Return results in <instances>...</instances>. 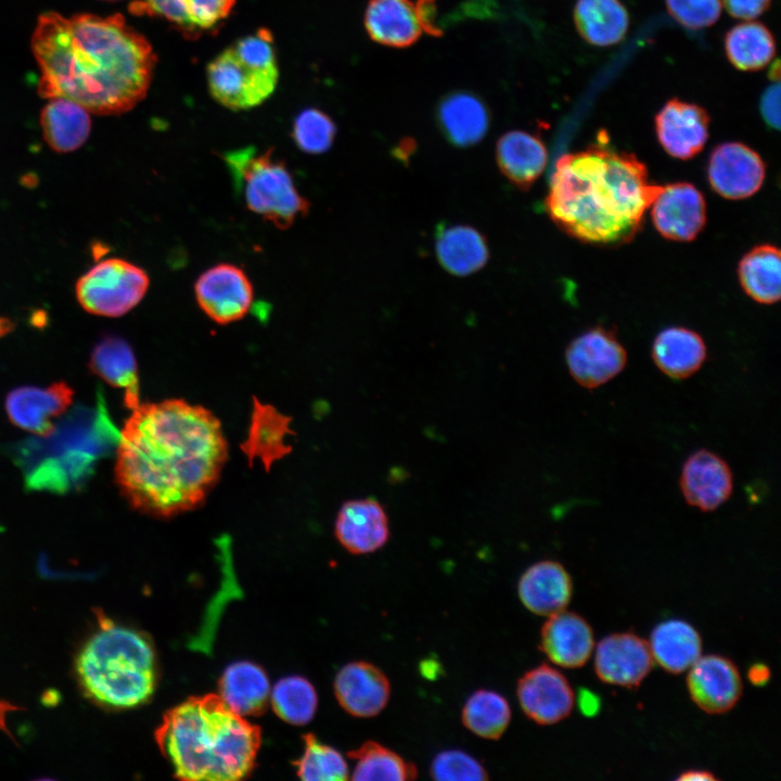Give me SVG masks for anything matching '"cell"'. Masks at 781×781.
Here are the masks:
<instances>
[{
	"instance_id": "cell-1",
	"label": "cell",
	"mask_w": 781,
	"mask_h": 781,
	"mask_svg": "<svg viewBox=\"0 0 781 781\" xmlns=\"http://www.w3.org/2000/svg\"><path fill=\"white\" fill-rule=\"evenodd\" d=\"M228 459L219 419L181 398L138 404L125 421L115 482L130 507L168 518L202 505Z\"/></svg>"
},
{
	"instance_id": "cell-2",
	"label": "cell",
	"mask_w": 781,
	"mask_h": 781,
	"mask_svg": "<svg viewBox=\"0 0 781 781\" xmlns=\"http://www.w3.org/2000/svg\"><path fill=\"white\" fill-rule=\"evenodd\" d=\"M38 93L64 98L97 115L130 111L149 90L156 55L120 14H41L31 37Z\"/></svg>"
},
{
	"instance_id": "cell-3",
	"label": "cell",
	"mask_w": 781,
	"mask_h": 781,
	"mask_svg": "<svg viewBox=\"0 0 781 781\" xmlns=\"http://www.w3.org/2000/svg\"><path fill=\"white\" fill-rule=\"evenodd\" d=\"M645 165L611 146L607 138L562 155L551 175L546 209L566 234L590 244L619 245L641 230L661 190Z\"/></svg>"
},
{
	"instance_id": "cell-4",
	"label": "cell",
	"mask_w": 781,
	"mask_h": 781,
	"mask_svg": "<svg viewBox=\"0 0 781 781\" xmlns=\"http://www.w3.org/2000/svg\"><path fill=\"white\" fill-rule=\"evenodd\" d=\"M155 740L176 778L234 781L254 769L261 739L259 727L206 694L167 710Z\"/></svg>"
},
{
	"instance_id": "cell-5",
	"label": "cell",
	"mask_w": 781,
	"mask_h": 781,
	"mask_svg": "<svg viewBox=\"0 0 781 781\" xmlns=\"http://www.w3.org/2000/svg\"><path fill=\"white\" fill-rule=\"evenodd\" d=\"M99 627L80 648L76 676L86 696L111 709L145 703L156 686V657L148 637L99 614Z\"/></svg>"
},
{
	"instance_id": "cell-6",
	"label": "cell",
	"mask_w": 781,
	"mask_h": 781,
	"mask_svg": "<svg viewBox=\"0 0 781 781\" xmlns=\"http://www.w3.org/2000/svg\"><path fill=\"white\" fill-rule=\"evenodd\" d=\"M278 80L273 40L267 29L239 39L207 66L210 95L232 111L261 104L273 93Z\"/></svg>"
},
{
	"instance_id": "cell-7",
	"label": "cell",
	"mask_w": 781,
	"mask_h": 781,
	"mask_svg": "<svg viewBox=\"0 0 781 781\" xmlns=\"http://www.w3.org/2000/svg\"><path fill=\"white\" fill-rule=\"evenodd\" d=\"M246 207L278 229H289L305 217L309 201L297 190L285 163L272 150L255 153L243 149L226 154Z\"/></svg>"
},
{
	"instance_id": "cell-8",
	"label": "cell",
	"mask_w": 781,
	"mask_h": 781,
	"mask_svg": "<svg viewBox=\"0 0 781 781\" xmlns=\"http://www.w3.org/2000/svg\"><path fill=\"white\" fill-rule=\"evenodd\" d=\"M148 273L121 258L104 259L82 274L75 286L79 305L101 317H120L132 310L145 296Z\"/></svg>"
},
{
	"instance_id": "cell-9",
	"label": "cell",
	"mask_w": 781,
	"mask_h": 781,
	"mask_svg": "<svg viewBox=\"0 0 781 781\" xmlns=\"http://www.w3.org/2000/svg\"><path fill=\"white\" fill-rule=\"evenodd\" d=\"M565 360L575 382L593 389L624 370L627 353L613 331L597 325L571 341L565 350Z\"/></svg>"
},
{
	"instance_id": "cell-10",
	"label": "cell",
	"mask_w": 781,
	"mask_h": 781,
	"mask_svg": "<svg viewBox=\"0 0 781 781\" xmlns=\"http://www.w3.org/2000/svg\"><path fill=\"white\" fill-rule=\"evenodd\" d=\"M201 310L218 324L235 322L249 311L253 284L240 267L221 263L205 270L194 284Z\"/></svg>"
},
{
	"instance_id": "cell-11",
	"label": "cell",
	"mask_w": 781,
	"mask_h": 781,
	"mask_svg": "<svg viewBox=\"0 0 781 781\" xmlns=\"http://www.w3.org/2000/svg\"><path fill=\"white\" fill-rule=\"evenodd\" d=\"M650 208L655 229L671 241H692L706 223L704 195L689 182L661 187Z\"/></svg>"
},
{
	"instance_id": "cell-12",
	"label": "cell",
	"mask_w": 781,
	"mask_h": 781,
	"mask_svg": "<svg viewBox=\"0 0 781 781\" xmlns=\"http://www.w3.org/2000/svg\"><path fill=\"white\" fill-rule=\"evenodd\" d=\"M766 166L758 153L740 142L721 143L712 152L707 178L715 192L728 200H742L763 185Z\"/></svg>"
},
{
	"instance_id": "cell-13",
	"label": "cell",
	"mask_w": 781,
	"mask_h": 781,
	"mask_svg": "<svg viewBox=\"0 0 781 781\" xmlns=\"http://www.w3.org/2000/svg\"><path fill=\"white\" fill-rule=\"evenodd\" d=\"M687 689L703 712L725 714L739 702L743 682L735 664L718 654L700 656L688 669Z\"/></svg>"
},
{
	"instance_id": "cell-14",
	"label": "cell",
	"mask_w": 781,
	"mask_h": 781,
	"mask_svg": "<svg viewBox=\"0 0 781 781\" xmlns=\"http://www.w3.org/2000/svg\"><path fill=\"white\" fill-rule=\"evenodd\" d=\"M516 695L524 714L543 726L565 719L575 702L565 676L547 664L527 670L518 679Z\"/></svg>"
},
{
	"instance_id": "cell-15",
	"label": "cell",
	"mask_w": 781,
	"mask_h": 781,
	"mask_svg": "<svg viewBox=\"0 0 781 781\" xmlns=\"http://www.w3.org/2000/svg\"><path fill=\"white\" fill-rule=\"evenodd\" d=\"M649 643L633 632H616L600 640L594 651V671L609 684L637 688L653 667Z\"/></svg>"
},
{
	"instance_id": "cell-16",
	"label": "cell",
	"mask_w": 781,
	"mask_h": 781,
	"mask_svg": "<svg viewBox=\"0 0 781 781\" xmlns=\"http://www.w3.org/2000/svg\"><path fill=\"white\" fill-rule=\"evenodd\" d=\"M73 399V388L60 381L46 387H17L8 394L4 406L12 424L31 434L48 436Z\"/></svg>"
},
{
	"instance_id": "cell-17",
	"label": "cell",
	"mask_w": 781,
	"mask_h": 781,
	"mask_svg": "<svg viewBox=\"0 0 781 781\" xmlns=\"http://www.w3.org/2000/svg\"><path fill=\"white\" fill-rule=\"evenodd\" d=\"M679 485L689 505L709 512L730 498L733 475L722 458L709 450L700 449L684 461Z\"/></svg>"
},
{
	"instance_id": "cell-18",
	"label": "cell",
	"mask_w": 781,
	"mask_h": 781,
	"mask_svg": "<svg viewBox=\"0 0 781 781\" xmlns=\"http://www.w3.org/2000/svg\"><path fill=\"white\" fill-rule=\"evenodd\" d=\"M709 116L695 104L669 100L655 116V131L662 148L673 157L689 159L699 154L708 139Z\"/></svg>"
},
{
	"instance_id": "cell-19",
	"label": "cell",
	"mask_w": 781,
	"mask_h": 781,
	"mask_svg": "<svg viewBox=\"0 0 781 781\" xmlns=\"http://www.w3.org/2000/svg\"><path fill=\"white\" fill-rule=\"evenodd\" d=\"M334 533L348 552L372 553L381 549L389 538L388 517L375 498L348 500L337 512Z\"/></svg>"
},
{
	"instance_id": "cell-20",
	"label": "cell",
	"mask_w": 781,
	"mask_h": 781,
	"mask_svg": "<svg viewBox=\"0 0 781 781\" xmlns=\"http://www.w3.org/2000/svg\"><path fill=\"white\" fill-rule=\"evenodd\" d=\"M334 693L348 714L368 718L380 714L387 705L390 683L375 665L363 661L351 662L336 674Z\"/></svg>"
},
{
	"instance_id": "cell-21",
	"label": "cell",
	"mask_w": 781,
	"mask_h": 781,
	"mask_svg": "<svg viewBox=\"0 0 781 781\" xmlns=\"http://www.w3.org/2000/svg\"><path fill=\"white\" fill-rule=\"evenodd\" d=\"M548 617L540 631V650L560 667L584 666L594 649V635L589 623L579 614L565 610Z\"/></svg>"
},
{
	"instance_id": "cell-22",
	"label": "cell",
	"mask_w": 781,
	"mask_h": 781,
	"mask_svg": "<svg viewBox=\"0 0 781 781\" xmlns=\"http://www.w3.org/2000/svg\"><path fill=\"white\" fill-rule=\"evenodd\" d=\"M435 118L444 138L453 146L470 148L481 142L490 126V112L475 93L456 90L437 103Z\"/></svg>"
},
{
	"instance_id": "cell-23",
	"label": "cell",
	"mask_w": 781,
	"mask_h": 781,
	"mask_svg": "<svg viewBox=\"0 0 781 781\" xmlns=\"http://www.w3.org/2000/svg\"><path fill=\"white\" fill-rule=\"evenodd\" d=\"M517 592L523 605L532 613L550 616L568 605L573 582L566 568L552 560L539 561L521 576Z\"/></svg>"
},
{
	"instance_id": "cell-24",
	"label": "cell",
	"mask_w": 781,
	"mask_h": 781,
	"mask_svg": "<svg viewBox=\"0 0 781 781\" xmlns=\"http://www.w3.org/2000/svg\"><path fill=\"white\" fill-rule=\"evenodd\" d=\"M548 161L545 143L524 130L502 135L496 144V162L502 175L516 188L528 190L543 172Z\"/></svg>"
},
{
	"instance_id": "cell-25",
	"label": "cell",
	"mask_w": 781,
	"mask_h": 781,
	"mask_svg": "<svg viewBox=\"0 0 781 781\" xmlns=\"http://www.w3.org/2000/svg\"><path fill=\"white\" fill-rule=\"evenodd\" d=\"M435 253L440 266L457 277L481 270L489 259L486 238L466 225H439L435 232Z\"/></svg>"
},
{
	"instance_id": "cell-26",
	"label": "cell",
	"mask_w": 781,
	"mask_h": 781,
	"mask_svg": "<svg viewBox=\"0 0 781 781\" xmlns=\"http://www.w3.org/2000/svg\"><path fill=\"white\" fill-rule=\"evenodd\" d=\"M235 0H137L130 4L136 14L163 17L189 33L217 26L234 7Z\"/></svg>"
},
{
	"instance_id": "cell-27",
	"label": "cell",
	"mask_w": 781,
	"mask_h": 781,
	"mask_svg": "<svg viewBox=\"0 0 781 781\" xmlns=\"http://www.w3.org/2000/svg\"><path fill=\"white\" fill-rule=\"evenodd\" d=\"M364 28L373 41L393 48L413 44L422 33L411 0H370Z\"/></svg>"
},
{
	"instance_id": "cell-28",
	"label": "cell",
	"mask_w": 781,
	"mask_h": 781,
	"mask_svg": "<svg viewBox=\"0 0 781 781\" xmlns=\"http://www.w3.org/2000/svg\"><path fill=\"white\" fill-rule=\"evenodd\" d=\"M707 350L702 336L683 327L662 330L652 345V359L656 367L674 380L693 375L703 366Z\"/></svg>"
},
{
	"instance_id": "cell-29",
	"label": "cell",
	"mask_w": 781,
	"mask_h": 781,
	"mask_svg": "<svg viewBox=\"0 0 781 781\" xmlns=\"http://www.w3.org/2000/svg\"><path fill=\"white\" fill-rule=\"evenodd\" d=\"M649 646L653 661L664 670L681 674L701 656L702 638L690 623L667 619L653 628Z\"/></svg>"
},
{
	"instance_id": "cell-30",
	"label": "cell",
	"mask_w": 781,
	"mask_h": 781,
	"mask_svg": "<svg viewBox=\"0 0 781 781\" xmlns=\"http://www.w3.org/2000/svg\"><path fill=\"white\" fill-rule=\"evenodd\" d=\"M90 370L107 384L125 389V402L132 409L138 400V364L130 345L121 337L106 335L93 347Z\"/></svg>"
},
{
	"instance_id": "cell-31",
	"label": "cell",
	"mask_w": 781,
	"mask_h": 781,
	"mask_svg": "<svg viewBox=\"0 0 781 781\" xmlns=\"http://www.w3.org/2000/svg\"><path fill=\"white\" fill-rule=\"evenodd\" d=\"M40 113V126L47 144L59 153L81 148L91 131L89 112L64 98H53Z\"/></svg>"
},
{
	"instance_id": "cell-32",
	"label": "cell",
	"mask_w": 781,
	"mask_h": 781,
	"mask_svg": "<svg viewBox=\"0 0 781 781\" xmlns=\"http://www.w3.org/2000/svg\"><path fill=\"white\" fill-rule=\"evenodd\" d=\"M269 692V680L264 669L247 661L229 665L219 680V696L229 708L241 716L263 713Z\"/></svg>"
},
{
	"instance_id": "cell-33",
	"label": "cell",
	"mask_w": 781,
	"mask_h": 781,
	"mask_svg": "<svg viewBox=\"0 0 781 781\" xmlns=\"http://www.w3.org/2000/svg\"><path fill=\"white\" fill-rule=\"evenodd\" d=\"M739 281L744 292L760 304H773L781 295L780 251L771 244L754 246L740 259Z\"/></svg>"
},
{
	"instance_id": "cell-34",
	"label": "cell",
	"mask_w": 781,
	"mask_h": 781,
	"mask_svg": "<svg viewBox=\"0 0 781 781\" xmlns=\"http://www.w3.org/2000/svg\"><path fill=\"white\" fill-rule=\"evenodd\" d=\"M574 22L580 36L596 46L619 42L627 33L629 17L618 0H578Z\"/></svg>"
},
{
	"instance_id": "cell-35",
	"label": "cell",
	"mask_w": 781,
	"mask_h": 781,
	"mask_svg": "<svg viewBox=\"0 0 781 781\" xmlns=\"http://www.w3.org/2000/svg\"><path fill=\"white\" fill-rule=\"evenodd\" d=\"M725 49L729 61L739 69L757 71L774 56L773 36L760 23H742L726 35Z\"/></svg>"
},
{
	"instance_id": "cell-36",
	"label": "cell",
	"mask_w": 781,
	"mask_h": 781,
	"mask_svg": "<svg viewBox=\"0 0 781 781\" xmlns=\"http://www.w3.org/2000/svg\"><path fill=\"white\" fill-rule=\"evenodd\" d=\"M461 720L475 735L497 740L510 724V705L498 692L481 689L466 700L462 707Z\"/></svg>"
},
{
	"instance_id": "cell-37",
	"label": "cell",
	"mask_w": 781,
	"mask_h": 781,
	"mask_svg": "<svg viewBox=\"0 0 781 781\" xmlns=\"http://www.w3.org/2000/svg\"><path fill=\"white\" fill-rule=\"evenodd\" d=\"M348 756L355 761L353 780L406 781L418 776L412 763L375 741L364 742Z\"/></svg>"
},
{
	"instance_id": "cell-38",
	"label": "cell",
	"mask_w": 781,
	"mask_h": 781,
	"mask_svg": "<svg viewBox=\"0 0 781 781\" xmlns=\"http://www.w3.org/2000/svg\"><path fill=\"white\" fill-rule=\"evenodd\" d=\"M271 704L276 714L292 725L309 722L317 709L313 686L305 678L290 676L280 679L272 689Z\"/></svg>"
},
{
	"instance_id": "cell-39",
	"label": "cell",
	"mask_w": 781,
	"mask_h": 781,
	"mask_svg": "<svg viewBox=\"0 0 781 781\" xmlns=\"http://www.w3.org/2000/svg\"><path fill=\"white\" fill-rule=\"evenodd\" d=\"M287 431L286 418L269 406L255 407L245 452L259 456L266 465L285 453L283 437Z\"/></svg>"
},
{
	"instance_id": "cell-40",
	"label": "cell",
	"mask_w": 781,
	"mask_h": 781,
	"mask_svg": "<svg viewBox=\"0 0 781 781\" xmlns=\"http://www.w3.org/2000/svg\"><path fill=\"white\" fill-rule=\"evenodd\" d=\"M305 747L295 761L297 776L307 781H342L348 778L347 763L334 747L319 741L312 733L303 737Z\"/></svg>"
},
{
	"instance_id": "cell-41",
	"label": "cell",
	"mask_w": 781,
	"mask_h": 781,
	"mask_svg": "<svg viewBox=\"0 0 781 781\" xmlns=\"http://www.w3.org/2000/svg\"><path fill=\"white\" fill-rule=\"evenodd\" d=\"M292 133L298 149L308 154H321L332 146L336 126L324 112L307 108L296 116Z\"/></svg>"
},
{
	"instance_id": "cell-42",
	"label": "cell",
	"mask_w": 781,
	"mask_h": 781,
	"mask_svg": "<svg viewBox=\"0 0 781 781\" xmlns=\"http://www.w3.org/2000/svg\"><path fill=\"white\" fill-rule=\"evenodd\" d=\"M435 780L471 781L487 780L484 766L470 754L460 750H447L438 753L430 768Z\"/></svg>"
},
{
	"instance_id": "cell-43",
	"label": "cell",
	"mask_w": 781,
	"mask_h": 781,
	"mask_svg": "<svg viewBox=\"0 0 781 781\" xmlns=\"http://www.w3.org/2000/svg\"><path fill=\"white\" fill-rule=\"evenodd\" d=\"M669 14L681 25L699 29L713 25L720 15V0H666Z\"/></svg>"
},
{
	"instance_id": "cell-44",
	"label": "cell",
	"mask_w": 781,
	"mask_h": 781,
	"mask_svg": "<svg viewBox=\"0 0 781 781\" xmlns=\"http://www.w3.org/2000/svg\"><path fill=\"white\" fill-rule=\"evenodd\" d=\"M759 108L764 121L770 128L778 130L780 128V85L778 81L764 91Z\"/></svg>"
},
{
	"instance_id": "cell-45",
	"label": "cell",
	"mask_w": 781,
	"mask_h": 781,
	"mask_svg": "<svg viewBox=\"0 0 781 781\" xmlns=\"http://www.w3.org/2000/svg\"><path fill=\"white\" fill-rule=\"evenodd\" d=\"M724 4L732 16L752 20L768 9L770 0H724Z\"/></svg>"
},
{
	"instance_id": "cell-46",
	"label": "cell",
	"mask_w": 781,
	"mask_h": 781,
	"mask_svg": "<svg viewBox=\"0 0 781 781\" xmlns=\"http://www.w3.org/2000/svg\"><path fill=\"white\" fill-rule=\"evenodd\" d=\"M414 7L421 28L431 36H440L441 29L436 24V0H418Z\"/></svg>"
},
{
	"instance_id": "cell-47",
	"label": "cell",
	"mask_w": 781,
	"mask_h": 781,
	"mask_svg": "<svg viewBox=\"0 0 781 781\" xmlns=\"http://www.w3.org/2000/svg\"><path fill=\"white\" fill-rule=\"evenodd\" d=\"M579 709L586 716H593L600 709V699L589 690H580L578 694Z\"/></svg>"
},
{
	"instance_id": "cell-48",
	"label": "cell",
	"mask_w": 781,
	"mask_h": 781,
	"mask_svg": "<svg viewBox=\"0 0 781 781\" xmlns=\"http://www.w3.org/2000/svg\"><path fill=\"white\" fill-rule=\"evenodd\" d=\"M747 678L754 686H765L770 678V669L763 663H755L748 668Z\"/></svg>"
},
{
	"instance_id": "cell-49",
	"label": "cell",
	"mask_w": 781,
	"mask_h": 781,
	"mask_svg": "<svg viewBox=\"0 0 781 781\" xmlns=\"http://www.w3.org/2000/svg\"><path fill=\"white\" fill-rule=\"evenodd\" d=\"M677 780L682 781H695V780H717V778L709 771L705 770H688L683 771Z\"/></svg>"
},
{
	"instance_id": "cell-50",
	"label": "cell",
	"mask_w": 781,
	"mask_h": 781,
	"mask_svg": "<svg viewBox=\"0 0 781 781\" xmlns=\"http://www.w3.org/2000/svg\"><path fill=\"white\" fill-rule=\"evenodd\" d=\"M770 74H771V77H772L773 79H776V81L779 80L780 67H779V62H778V61H776L774 66H773V65L771 66Z\"/></svg>"
},
{
	"instance_id": "cell-51",
	"label": "cell",
	"mask_w": 781,
	"mask_h": 781,
	"mask_svg": "<svg viewBox=\"0 0 781 781\" xmlns=\"http://www.w3.org/2000/svg\"><path fill=\"white\" fill-rule=\"evenodd\" d=\"M106 1H114V0H106Z\"/></svg>"
}]
</instances>
